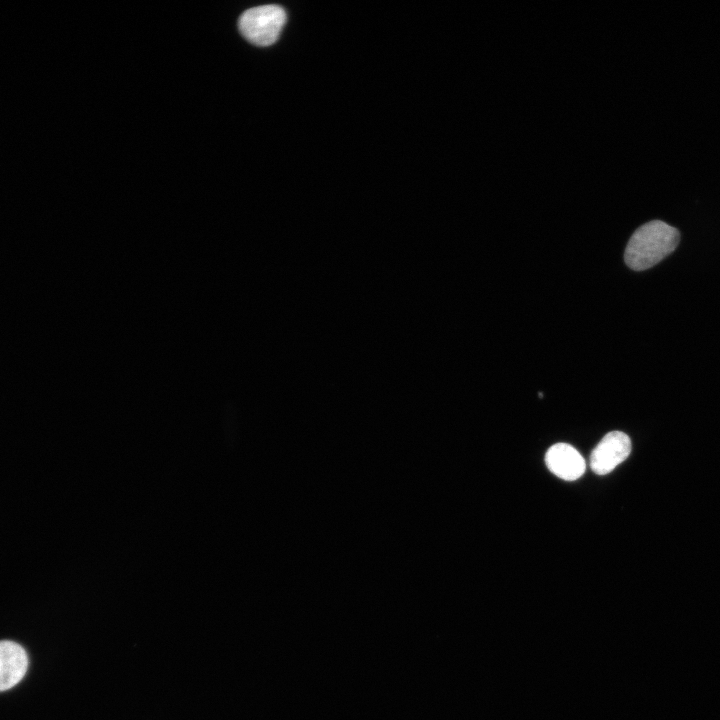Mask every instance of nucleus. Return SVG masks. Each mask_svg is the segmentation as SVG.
Here are the masks:
<instances>
[{
  "mask_svg": "<svg viewBox=\"0 0 720 720\" xmlns=\"http://www.w3.org/2000/svg\"><path fill=\"white\" fill-rule=\"evenodd\" d=\"M679 241L680 233L676 228L660 220L647 222L629 239L625 263L635 271L649 269L672 253Z\"/></svg>",
  "mask_w": 720,
  "mask_h": 720,
  "instance_id": "nucleus-1",
  "label": "nucleus"
},
{
  "mask_svg": "<svg viewBox=\"0 0 720 720\" xmlns=\"http://www.w3.org/2000/svg\"><path fill=\"white\" fill-rule=\"evenodd\" d=\"M286 12L278 5H262L246 10L239 18V30L252 44L272 45L286 23Z\"/></svg>",
  "mask_w": 720,
  "mask_h": 720,
  "instance_id": "nucleus-2",
  "label": "nucleus"
},
{
  "mask_svg": "<svg viewBox=\"0 0 720 720\" xmlns=\"http://www.w3.org/2000/svg\"><path fill=\"white\" fill-rule=\"evenodd\" d=\"M631 452V441L621 431L607 433L597 444L590 456V467L598 475L611 472Z\"/></svg>",
  "mask_w": 720,
  "mask_h": 720,
  "instance_id": "nucleus-3",
  "label": "nucleus"
},
{
  "mask_svg": "<svg viewBox=\"0 0 720 720\" xmlns=\"http://www.w3.org/2000/svg\"><path fill=\"white\" fill-rule=\"evenodd\" d=\"M545 462L553 474L568 481L581 477L586 467L581 454L567 443L551 446L546 452Z\"/></svg>",
  "mask_w": 720,
  "mask_h": 720,
  "instance_id": "nucleus-4",
  "label": "nucleus"
},
{
  "mask_svg": "<svg viewBox=\"0 0 720 720\" xmlns=\"http://www.w3.org/2000/svg\"><path fill=\"white\" fill-rule=\"evenodd\" d=\"M27 667L28 657L22 646L9 640L0 641V691L20 682Z\"/></svg>",
  "mask_w": 720,
  "mask_h": 720,
  "instance_id": "nucleus-5",
  "label": "nucleus"
}]
</instances>
